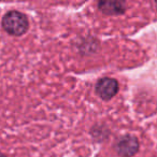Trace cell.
<instances>
[{
    "label": "cell",
    "mask_w": 157,
    "mask_h": 157,
    "mask_svg": "<svg viewBox=\"0 0 157 157\" xmlns=\"http://www.w3.org/2000/svg\"><path fill=\"white\" fill-rule=\"evenodd\" d=\"M29 23L27 17L18 11H10L3 16L2 27L12 36H22L27 31Z\"/></svg>",
    "instance_id": "1"
},
{
    "label": "cell",
    "mask_w": 157,
    "mask_h": 157,
    "mask_svg": "<svg viewBox=\"0 0 157 157\" xmlns=\"http://www.w3.org/2000/svg\"><path fill=\"white\" fill-rule=\"evenodd\" d=\"M139 150V142L132 136H124L115 144V151L122 157H131Z\"/></svg>",
    "instance_id": "2"
},
{
    "label": "cell",
    "mask_w": 157,
    "mask_h": 157,
    "mask_svg": "<svg viewBox=\"0 0 157 157\" xmlns=\"http://www.w3.org/2000/svg\"><path fill=\"white\" fill-rule=\"evenodd\" d=\"M118 92V83L115 78H103L96 84V93L105 100L113 98Z\"/></svg>",
    "instance_id": "3"
},
{
    "label": "cell",
    "mask_w": 157,
    "mask_h": 157,
    "mask_svg": "<svg viewBox=\"0 0 157 157\" xmlns=\"http://www.w3.org/2000/svg\"><path fill=\"white\" fill-rule=\"evenodd\" d=\"M99 9L105 14L114 15V14H122L125 11L124 2L118 1H101L99 2Z\"/></svg>",
    "instance_id": "4"
},
{
    "label": "cell",
    "mask_w": 157,
    "mask_h": 157,
    "mask_svg": "<svg viewBox=\"0 0 157 157\" xmlns=\"http://www.w3.org/2000/svg\"><path fill=\"white\" fill-rule=\"evenodd\" d=\"M0 157H6V155H3V154H2V153L0 152Z\"/></svg>",
    "instance_id": "5"
},
{
    "label": "cell",
    "mask_w": 157,
    "mask_h": 157,
    "mask_svg": "<svg viewBox=\"0 0 157 157\" xmlns=\"http://www.w3.org/2000/svg\"><path fill=\"white\" fill-rule=\"evenodd\" d=\"M156 5H157V3H156Z\"/></svg>",
    "instance_id": "6"
}]
</instances>
